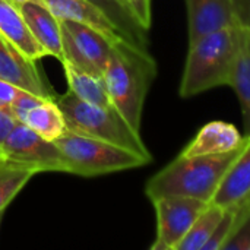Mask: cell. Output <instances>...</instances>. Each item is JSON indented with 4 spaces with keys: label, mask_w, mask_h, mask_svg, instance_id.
Wrapping results in <instances>:
<instances>
[{
    "label": "cell",
    "mask_w": 250,
    "mask_h": 250,
    "mask_svg": "<svg viewBox=\"0 0 250 250\" xmlns=\"http://www.w3.org/2000/svg\"><path fill=\"white\" fill-rule=\"evenodd\" d=\"M35 63L0 34V79L45 100H54L57 94L44 81Z\"/></svg>",
    "instance_id": "obj_9"
},
{
    "label": "cell",
    "mask_w": 250,
    "mask_h": 250,
    "mask_svg": "<svg viewBox=\"0 0 250 250\" xmlns=\"http://www.w3.org/2000/svg\"><path fill=\"white\" fill-rule=\"evenodd\" d=\"M37 174L32 170L4 164L0 167V214L4 212L7 205L22 190V188Z\"/></svg>",
    "instance_id": "obj_21"
},
{
    "label": "cell",
    "mask_w": 250,
    "mask_h": 250,
    "mask_svg": "<svg viewBox=\"0 0 250 250\" xmlns=\"http://www.w3.org/2000/svg\"><path fill=\"white\" fill-rule=\"evenodd\" d=\"M227 86L233 88L237 95L242 108L245 135L250 136V37L246 31Z\"/></svg>",
    "instance_id": "obj_18"
},
{
    "label": "cell",
    "mask_w": 250,
    "mask_h": 250,
    "mask_svg": "<svg viewBox=\"0 0 250 250\" xmlns=\"http://www.w3.org/2000/svg\"><path fill=\"white\" fill-rule=\"evenodd\" d=\"M250 198V142L231 164L217 189L212 204L223 208L237 207Z\"/></svg>",
    "instance_id": "obj_15"
},
{
    "label": "cell",
    "mask_w": 250,
    "mask_h": 250,
    "mask_svg": "<svg viewBox=\"0 0 250 250\" xmlns=\"http://www.w3.org/2000/svg\"><path fill=\"white\" fill-rule=\"evenodd\" d=\"M92 4L100 7L107 18L117 26L120 34L130 44L148 50L146 48V31L138 23L130 9L125 3V0H89Z\"/></svg>",
    "instance_id": "obj_19"
},
{
    "label": "cell",
    "mask_w": 250,
    "mask_h": 250,
    "mask_svg": "<svg viewBox=\"0 0 250 250\" xmlns=\"http://www.w3.org/2000/svg\"><path fill=\"white\" fill-rule=\"evenodd\" d=\"M237 25L250 37V0H233Z\"/></svg>",
    "instance_id": "obj_25"
},
{
    "label": "cell",
    "mask_w": 250,
    "mask_h": 250,
    "mask_svg": "<svg viewBox=\"0 0 250 250\" xmlns=\"http://www.w3.org/2000/svg\"><path fill=\"white\" fill-rule=\"evenodd\" d=\"M62 66L64 69L69 91L73 92L78 98H81L89 104L105 107V108L114 107L108 97V92L105 89V83H104L103 78L94 76L81 69H76L75 66H72L69 63H62Z\"/></svg>",
    "instance_id": "obj_17"
},
{
    "label": "cell",
    "mask_w": 250,
    "mask_h": 250,
    "mask_svg": "<svg viewBox=\"0 0 250 250\" xmlns=\"http://www.w3.org/2000/svg\"><path fill=\"white\" fill-rule=\"evenodd\" d=\"M234 227H236V209H234L233 207H229V208H226L221 221L218 223L217 229L214 230L211 239H209L208 243L205 245L204 250L224 249V245L227 243V240H229L230 236L233 234Z\"/></svg>",
    "instance_id": "obj_23"
},
{
    "label": "cell",
    "mask_w": 250,
    "mask_h": 250,
    "mask_svg": "<svg viewBox=\"0 0 250 250\" xmlns=\"http://www.w3.org/2000/svg\"><path fill=\"white\" fill-rule=\"evenodd\" d=\"M42 100H45V98L35 95L29 91H25L7 81L0 79V105L9 108L18 122H21L23 113L28 108L34 107L35 104L41 103Z\"/></svg>",
    "instance_id": "obj_22"
},
{
    "label": "cell",
    "mask_w": 250,
    "mask_h": 250,
    "mask_svg": "<svg viewBox=\"0 0 250 250\" xmlns=\"http://www.w3.org/2000/svg\"><path fill=\"white\" fill-rule=\"evenodd\" d=\"M19 9L35 40L42 45L48 56L63 60V37L60 21L40 1L31 0L19 4Z\"/></svg>",
    "instance_id": "obj_13"
},
{
    "label": "cell",
    "mask_w": 250,
    "mask_h": 250,
    "mask_svg": "<svg viewBox=\"0 0 250 250\" xmlns=\"http://www.w3.org/2000/svg\"><path fill=\"white\" fill-rule=\"evenodd\" d=\"M0 160L4 164L23 167L34 173H67L64 157L59 146L18 122L0 146Z\"/></svg>",
    "instance_id": "obj_6"
},
{
    "label": "cell",
    "mask_w": 250,
    "mask_h": 250,
    "mask_svg": "<svg viewBox=\"0 0 250 250\" xmlns=\"http://www.w3.org/2000/svg\"><path fill=\"white\" fill-rule=\"evenodd\" d=\"M250 142L239 149L218 155H177L163 170L155 173L145 186L149 201L161 196H188L211 202L231 164Z\"/></svg>",
    "instance_id": "obj_2"
},
{
    "label": "cell",
    "mask_w": 250,
    "mask_h": 250,
    "mask_svg": "<svg viewBox=\"0 0 250 250\" xmlns=\"http://www.w3.org/2000/svg\"><path fill=\"white\" fill-rule=\"evenodd\" d=\"M1 220H3V214H0V224H1Z\"/></svg>",
    "instance_id": "obj_28"
},
{
    "label": "cell",
    "mask_w": 250,
    "mask_h": 250,
    "mask_svg": "<svg viewBox=\"0 0 250 250\" xmlns=\"http://www.w3.org/2000/svg\"><path fill=\"white\" fill-rule=\"evenodd\" d=\"M54 144L62 151L67 173L83 177L101 176L149 164L152 160L114 144L66 130Z\"/></svg>",
    "instance_id": "obj_5"
},
{
    "label": "cell",
    "mask_w": 250,
    "mask_h": 250,
    "mask_svg": "<svg viewBox=\"0 0 250 250\" xmlns=\"http://www.w3.org/2000/svg\"><path fill=\"white\" fill-rule=\"evenodd\" d=\"M54 101L64 116L67 130L114 144L152 160L151 152L141 138V132L135 130L114 107L105 108L89 104L69 89L57 95Z\"/></svg>",
    "instance_id": "obj_4"
},
{
    "label": "cell",
    "mask_w": 250,
    "mask_h": 250,
    "mask_svg": "<svg viewBox=\"0 0 250 250\" xmlns=\"http://www.w3.org/2000/svg\"><path fill=\"white\" fill-rule=\"evenodd\" d=\"M1 166H3V161H1V160H0V167H1Z\"/></svg>",
    "instance_id": "obj_29"
},
{
    "label": "cell",
    "mask_w": 250,
    "mask_h": 250,
    "mask_svg": "<svg viewBox=\"0 0 250 250\" xmlns=\"http://www.w3.org/2000/svg\"><path fill=\"white\" fill-rule=\"evenodd\" d=\"M63 37V60L76 69L103 78L111 42L97 29L75 21H60Z\"/></svg>",
    "instance_id": "obj_7"
},
{
    "label": "cell",
    "mask_w": 250,
    "mask_h": 250,
    "mask_svg": "<svg viewBox=\"0 0 250 250\" xmlns=\"http://www.w3.org/2000/svg\"><path fill=\"white\" fill-rule=\"evenodd\" d=\"M155 76L157 63L148 50L125 40L111 45L103 73L105 89L116 110L138 132H141L145 98Z\"/></svg>",
    "instance_id": "obj_1"
},
{
    "label": "cell",
    "mask_w": 250,
    "mask_h": 250,
    "mask_svg": "<svg viewBox=\"0 0 250 250\" xmlns=\"http://www.w3.org/2000/svg\"><path fill=\"white\" fill-rule=\"evenodd\" d=\"M16 123L18 120L13 116V113L9 108L0 105V146L3 145L4 139L9 136V133L12 132Z\"/></svg>",
    "instance_id": "obj_26"
},
{
    "label": "cell",
    "mask_w": 250,
    "mask_h": 250,
    "mask_svg": "<svg viewBox=\"0 0 250 250\" xmlns=\"http://www.w3.org/2000/svg\"><path fill=\"white\" fill-rule=\"evenodd\" d=\"M224 211L226 208L211 202L205 208V211L196 218L188 234L177 245L176 250H204L218 223L221 221Z\"/></svg>",
    "instance_id": "obj_20"
},
{
    "label": "cell",
    "mask_w": 250,
    "mask_h": 250,
    "mask_svg": "<svg viewBox=\"0 0 250 250\" xmlns=\"http://www.w3.org/2000/svg\"><path fill=\"white\" fill-rule=\"evenodd\" d=\"M0 34L32 62L48 56L29 31L19 4L13 0H0Z\"/></svg>",
    "instance_id": "obj_14"
},
{
    "label": "cell",
    "mask_w": 250,
    "mask_h": 250,
    "mask_svg": "<svg viewBox=\"0 0 250 250\" xmlns=\"http://www.w3.org/2000/svg\"><path fill=\"white\" fill-rule=\"evenodd\" d=\"M245 31L227 26L189 44L179 94L190 98L218 86H227L231 69L243 42Z\"/></svg>",
    "instance_id": "obj_3"
},
{
    "label": "cell",
    "mask_w": 250,
    "mask_h": 250,
    "mask_svg": "<svg viewBox=\"0 0 250 250\" xmlns=\"http://www.w3.org/2000/svg\"><path fill=\"white\" fill-rule=\"evenodd\" d=\"M189 44L209 32L237 25L233 0H186Z\"/></svg>",
    "instance_id": "obj_11"
},
{
    "label": "cell",
    "mask_w": 250,
    "mask_h": 250,
    "mask_svg": "<svg viewBox=\"0 0 250 250\" xmlns=\"http://www.w3.org/2000/svg\"><path fill=\"white\" fill-rule=\"evenodd\" d=\"M151 202L157 217V237L151 250H176L196 218L211 204L188 196H161Z\"/></svg>",
    "instance_id": "obj_8"
},
{
    "label": "cell",
    "mask_w": 250,
    "mask_h": 250,
    "mask_svg": "<svg viewBox=\"0 0 250 250\" xmlns=\"http://www.w3.org/2000/svg\"><path fill=\"white\" fill-rule=\"evenodd\" d=\"M248 135L223 120H212L202 126L195 138L182 149L179 155L195 157V155H218L239 149L248 141Z\"/></svg>",
    "instance_id": "obj_10"
},
{
    "label": "cell",
    "mask_w": 250,
    "mask_h": 250,
    "mask_svg": "<svg viewBox=\"0 0 250 250\" xmlns=\"http://www.w3.org/2000/svg\"><path fill=\"white\" fill-rule=\"evenodd\" d=\"M21 123L26 125L35 133L51 142L59 139L67 130L64 116L54 100H42L28 108L23 113Z\"/></svg>",
    "instance_id": "obj_16"
},
{
    "label": "cell",
    "mask_w": 250,
    "mask_h": 250,
    "mask_svg": "<svg viewBox=\"0 0 250 250\" xmlns=\"http://www.w3.org/2000/svg\"><path fill=\"white\" fill-rule=\"evenodd\" d=\"M132 15L138 21V23L148 31L151 28L152 15H151V0H125Z\"/></svg>",
    "instance_id": "obj_24"
},
{
    "label": "cell",
    "mask_w": 250,
    "mask_h": 250,
    "mask_svg": "<svg viewBox=\"0 0 250 250\" xmlns=\"http://www.w3.org/2000/svg\"><path fill=\"white\" fill-rule=\"evenodd\" d=\"M15 3H18V4H22V3H26V1H31V0H13Z\"/></svg>",
    "instance_id": "obj_27"
},
{
    "label": "cell",
    "mask_w": 250,
    "mask_h": 250,
    "mask_svg": "<svg viewBox=\"0 0 250 250\" xmlns=\"http://www.w3.org/2000/svg\"><path fill=\"white\" fill-rule=\"evenodd\" d=\"M59 21H75L101 32L111 44L125 40L107 15L89 0H40ZM126 41V40H125ZM129 42V41H127Z\"/></svg>",
    "instance_id": "obj_12"
}]
</instances>
